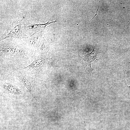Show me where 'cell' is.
Returning <instances> with one entry per match:
<instances>
[{"instance_id": "cell-1", "label": "cell", "mask_w": 130, "mask_h": 130, "mask_svg": "<svg viewBox=\"0 0 130 130\" xmlns=\"http://www.w3.org/2000/svg\"><path fill=\"white\" fill-rule=\"evenodd\" d=\"M35 51L20 39L8 38L0 42V71L25 67L31 64Z\"/></svg>"}, {"instance_id": "cell-2", "label": "cell", "mask_w": 130, "mask_h": 130, "mask_svg": "<svg viewBox=\"0 0 130 130\" xmlns=\"http://www.w3.org/2000/svg\"><path fill=\"white\" fill-rule=\"evenodd\" d=\"M2 72L11 76L27 90L31 94L34 93V79L19 68L13 69Z\"/></svg>"}, {"instance_id": "cell-3", "label": "cell", "mask_w": 130, "mask_h": 130, "mask_svg": "<svg viewBox=\"0 0 130 130\" xmlns=\"http://www.w3.org/2000/svg\"><path fill=\"white\" fill-rule=\"evenodd\" d=\"M23 19L13 21L9 25L0 37V41L8 38L19 39L24 42L27 39L28 37L23 32L21 28Z\"/></svg>"}, {"instance_id": "cell-4", "label": "cell", "mask_w": 130, "mask_h": 130, "mask_svg": "<svg viewBox=\"0 0 130 130\" xmlns=\"http://www.w3.org/2000/svg\"><path fill=\"white\" fill-rule=\"evenodd\" d=\"M44 31L35 32L28 37L24 42L28 46L36 51L40 44L43 37Z\"/></svg>"}, {"instance_id": "cell-5", "label": "cell", "mask_w": 130, "mask_h": 130, "mask_svg": "<svg viewBox=\"0 0 130 130\" xmlns=\"http://www.w3.org/2000/svg\"><path fill=\"white\" fill-rule=\"evenodd\" d=\"M57 22L56 20L48 21L45 24H36L30 22L27 23L24 25L23 29L26 32L34 31L38 32L44 31L46 26L52 23Z\"/></svg>"}, {"instance_id": "cell-6", "label": "cell", "mask_w": 130, "mask_h": 130, "mask_svg": "<svg viewBox=\"0 0 130 130\" xmlns=\"http://www.w3.org/2000/svg\"><path fill=\"white\" fill-rule=\"evenodd\" d=\"M92 50L90 52L82 56L83 59L89 65L91 68V63L96 59L98 50L94 46H92Z\"/></svg>"}, {"instance_id": "cell-7", "label": "cell", "mask_w": 130, "mask_h": 130, "mask_svg": "<svg viewBox=\"0 0 130 130\" xmlns=\"http://www.w3.org/2000/svg\"><path fill=\"white\" fill-rule=\"evenodd\" d=\"M47 51V43L44 37L43 36L41 40L36 52L45 53Z\"/></svg>"}, {"instance_id": "cell-8", "label": "cell", "mask_w": 130, "mask_h": 130, "mask_svg": "<svg viewBox=\"0 0 130 130\" xmlns=\"http://www.w3.org/2000/svg\"><path fill=\"white\" fill-rule=\"evenodd\" d=\"M128 65H127L126 66L125 68V69L124 70V79L123 80V84H124V88H125V90L127 93V95L130 98V85L129 86L127 84L125 78L126 69V67Z\"/></svg>"}]
</instances>
